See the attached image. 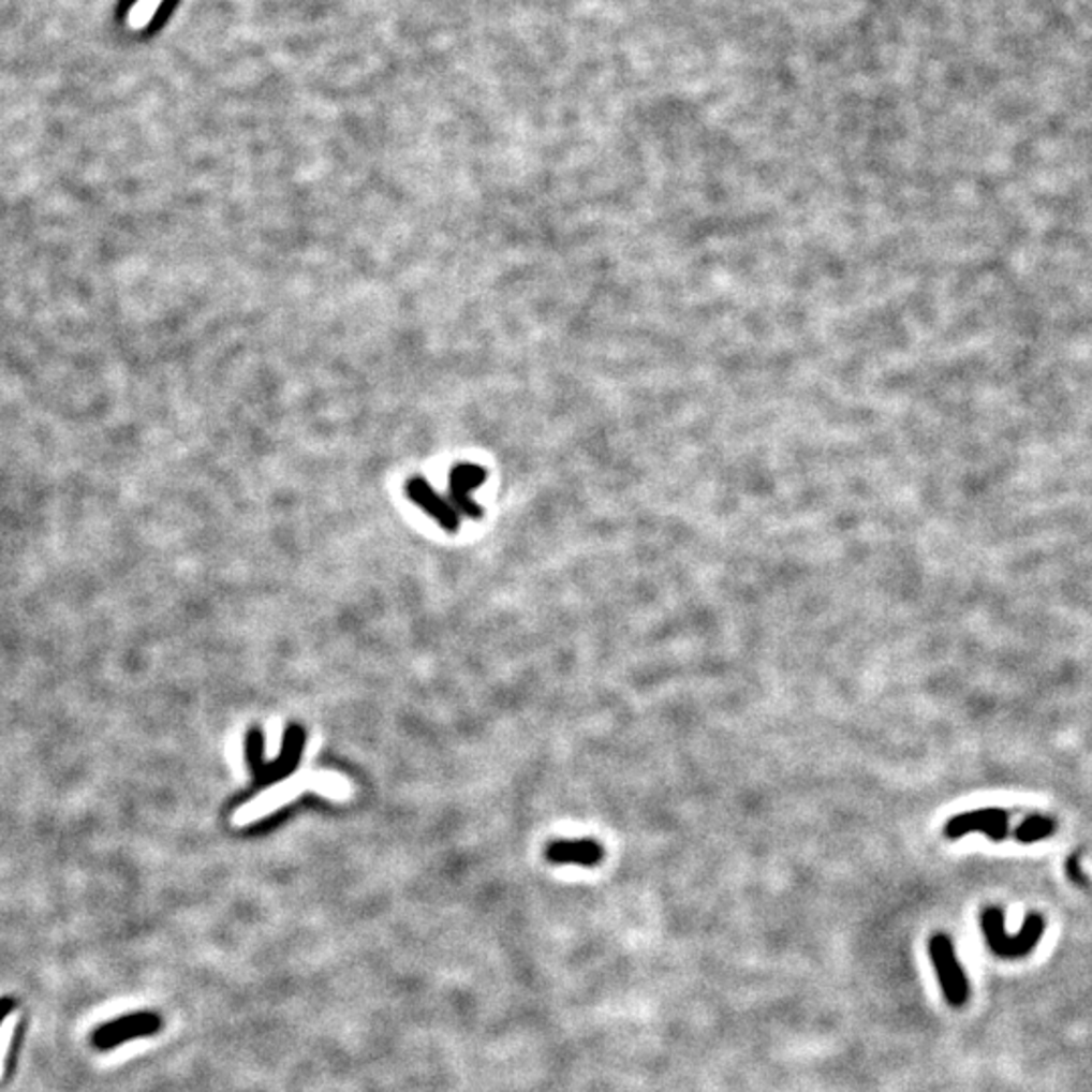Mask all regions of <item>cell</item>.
<instances>
[{"mask_svg":"<svg viewBox=\"0 0 1092 1092\" xmlns=\"http://www.w3.org/2000/svg\"><path fill=\"white\" fill-rule=\"evenodd\" d=\"M982 931L986 936L987 947L995 957L1002 959H1020L1038 947L1039 939L1046 931V923L1036 913H1030L1023 920L1022 931L1018 934L1005 933V916L1002 909L987 906L982 913Z\"/></svg>","mask_w":1092,"mask_h":1092,"instance_id":"6da1fadb","label":"cell"},{"mask_svg":"<svg viewBox=\"0 0 1092 1092\" xmlns=\"http://www.w3.org/2000/svg\"><path fill=\"white\" fill-rule=\"evenodd\" d=\"M929 955L933 961L934 973L947 1004L961 1007L970 1000V982L961 968L955 945L947 934H934L929 943Z\"/></svg>","mask_w":1092,"mask_h":1092,"instance_id":"7a4b0ae2","label":"cell"},{"mask_svg":"<svg viewBox=\"0 0 1092 1092\" xmlns=\"http://www.w3.org/2000/svg\"><path fill=\"white\" fill-rule=\"evenodd\" d=\"M1009 813L1004 810H975L959 813L945 824V836L949 840H959L971 831H982L989 840L1002 842L1007 838Z\"/></svg>","mask_w":1092,"mask_h":1092,"instance_id":"3957f363","label":"cell"},{"mask_svg":"<svg viewBox=\"0 0 1092 1092\" xmlns=\"http://www.w3.org/2000/svg\"><path fill=\"white\" fill-rule=\"evenodd\" d=\"M306 744V733L300 724H292L283 735L282 753L276 761H265L264 767L253 776L257 787H267L280 783L285 777L292 776L300 765L301 753Z\"/></svg>","mask_w":1092,"mask_h":1092,"instance_id":"277c9868","label":"cell"},{"mask_svg":"<svg viewBox=\"0 0 1092 1092\" xmlns=\"http://www.w3.org/2000/svg\"><path fill=\"white\" fill-rule=\"evenodd\" d=\"M486 482V472L474 463H459L449 474V498L458 514L482 518V508L472 500V492Z\"/></svg>","mask_w":1092,"mask_h":1092,"instance_id":"5b68a950","label":"cell"},{"mask_svg":"<svg viewBox=\"0 0 1092 1092\" xmlns=\"http://www.w3.org/2000/svg\"><path fill=\"white\" fill-rule=\"evenodd\" d=\"M407 496L419 506L424 508L431 518H436L441 525V529L447 530V532H458L459 530V514L454 511L452 504H447L441 496L436 493V490L429 486V482L425 477H411L407 482Z\"/></svg>","mask_w":1092,"mask_h":1092,"instance_id":"8992f818","label":"cell"},{"mask_svg":"<svg viewBox=\"0 0 1092 1092\" xmlns=\"http://www.w3.org/2000/svg\"><path fill=\"white\" fill-rule=\"evenodd\" d=\"M545 856L552 864H579L585 868H593L603 860L605 852L593 840H559L548 844Z\"/></svg>","mask_w":1092,"mask_h":1092,"instance_id":"52a82bcc","label":"cell"},{"mask_svg":"<svg viewBox=\"0 0 1092 1092\" xmlns=\"http://www.w3.org/2000/svg\"><path fill=\"white\" fill-rule=\"evenodd\" d=\"M1054 831H1057V822L1052 817L1030 815L1016 829V840L1022 844H1034V842L1054 836Z\"/></svg>","mask_w":1092,"mask_h":1092,"instance_id":"ba28073f","label":"cell"},{"mask_svg":"<svg viewBox=\"0 0 1092 1092\" xmlns=\"http://www.w3.org/2000/svg\"><path fill=\"white\" fill-rule=\"evenodd\" d=\"M18 1020H20V1014L18 1012H11L2 1022H0V1080L4 1076V1068H6V1057H9V1050H11V1042L15 1038V1032H17Z\"/></svg>","mask_w":1092,"mask_h":1092,"instance_id":"9c48e42d","label":"cell"}]
</instances>
